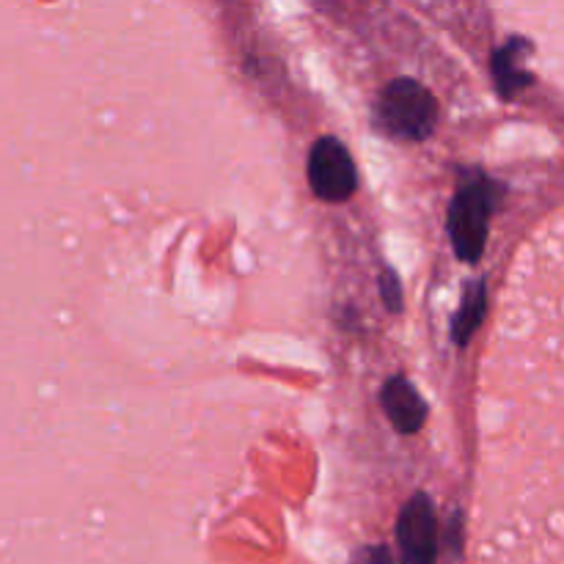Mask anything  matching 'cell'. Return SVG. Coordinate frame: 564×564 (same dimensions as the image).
Returning <instances> with one entry per match:
<instances>
[{"mask_svg":"<svg viewBox=\"0 0 564 564\" xmlns=\"http://www.w3.org/2000/svg\"><path fill=\"white\" fill-rule=\"evenodd\" d=\"M485 308H488V292H485V281H468L466 290H463L460 308L452 317V341L457 347H466L471 341V336L477 334V328L482 325Z\"/></svg>","mask_w":564,"mask_h":564,"instance_id":"7","label":"cell"},{"mask_svg":"<svg viewBox=\"0 0 564 564\" xmlns=\"http://www.w3.org/2000/svg\"><path fill=\"white\" fill-rule=\"evenodd\" d=\"M372 124L394 141H427L438 127V99L416 77H394L375 99Z\"/></svg>","mask_w":564,"mask_h":564,"instance_id":"1","label":"cell"},{"mask_svg":"<svg viewBox=\"0 0 564 564\" xmlns=\"http://www.w3.org/2000/svg\"><path fill=\"white\" fill-rule=\"evenodd\" d=\"M529 55H532V42L521 36H512L510 42L494 50L490 66H494L496 91L507 102L534 83V75L527 69Z\"/></svg>","mask_w":564,"mask_h":564,"instance_id":"6","label":"cell"},{"mask_svg":"<svg viewBox=\"0 0 564 564\" xmlns=\"http://www.w3.org/2000/svg\"><path fill=\"white\" fill-rule=\"evenodd\" d=\"M380 408H383L386 419L391 427L402 435H413L427 424L430 405L416 386L405 378V375H391L380 389Z\"/></svg>","mask_w":564,"mask_h":564,"instance_id":"5","label":"cell"},{"mask_svg":"<svg viewBox=\"0 0 564 564\" xmlns=\"http://www.w3.org/2000/svg\"><path fill=\"white\" fill-rule=\"evenodd\" d=\"M380 297H383V306L389 308L391 314H400L402 306H405V295H402V284L397 279V273L391 268L380 270Z\"/></svg>","mask_w":564,"mask_h":564,"instance_id":"8","label":"cell"},{"mask_svg":"<svg viewBox=\"0 0 564 564\" xmlns=\"http://www.w3.org/2000/svg\"><path fill=\"white\" fill-rule=\"evenodd\" d=\"M499 196L501 185L485 174L471 176L457 187L449 204L446 229H449L452 248H455L460 262L477 264L482 259L490 235V218L499 207Z\"/></svg>","mask_w":564,"mask_h":564,"instance_id":"2","label":"cell"},{"mask_svg":"<svg viewBox=\"0 0 564 564\" xmlns=\"http://www.w3.org/2000/svg\"><path fill=\"white\" fill-rule=\"evenodd\" d=\"M308 185L325 204H345L358 191V169L350 149L336 135H323L308 152Z\"/></svg>","mask_w":564,"mask_h":564,"instance_id":"3","label":"cell"},{"mask_svg":"<svg viewBox=\"0 0 564 564\" xmlns=\"http://www.w3.org/2000/svg\"><path fill=\"white\" fill-rule=\"evenodd\" d=\"M397 545L402 564H435L438 562V521L427 494H413L397 518Z\"/></svg>","mask_w":564,"mask_h":564,"instance_id":"4","label":"cell"},{"mask_svg":"<svg viewBox=\"0 0 564 564\" xmlns=\"http://www.w3.org/2000/svg\"><path fill=\"white\" fill-rule=\"evenodd\" d=\"M350 564H394V556L386 545H361L350 556Z\"/></svg>","mask_w":564,"mask_h":564,"instance_id":"9","label":"cell"}]
</instances>
